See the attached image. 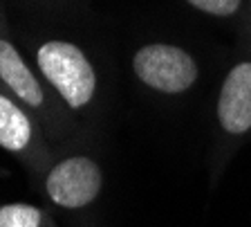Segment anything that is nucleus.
I'll use <instances>...</instances> for the list:
<instances>
[{
  "label": "nucleus",
  "instance_id": "obj_1",
  "mask_svg": "<svg viewBox=\"0 0 251 227\" xmlns=\"http://www.w3.org/2000/svg\"><path fill=\"white\" fill-rule=\"evenodd\" d=\"M132 72L144 88L164 97H182L200 79L198 61L175 43H146L132 54Z\"/></svg>",
  "mask_w": 251,
  "mask_h": 227
},
{
  "label": "nucleus",
  "instance_id": "obj_2",
  "mask_svg": "<svg viewBox=\"0 0 251 227\" xmlns=\"http://www.w3.org/2000/svg\"><path fill=\"white\" fill-rule=\"evenodd\" d=\"M38 68L74 111L85 108L97 95V72L83 50L68 41H50L38 50Z\"/></svg>",
  "mask_w": 251,
  "mask_h": 227
},
{
  "label": "nucleus",
  "instance_id": "obj_3",
  "mask_svg": "<svg viewBox=\"0 0 251 227\" xmlns=\"http://www.w3.org/2000/svg\"><path fill=\"white\" fill-rule=\"evenodd\" d=\"M45 187L54 205L65 209H81L94 202L101 194L103 171L88 155H72L52 167Z\"/></svg>",
  "mask_w": 251,
  "mask_h": 227
},
{
  "label": "nucleus",
  "instance_id": "obj_4",
  "mask_svg": "<svg viewBox=\"0 0 251 227\" xmlns=\"http://www.w3.org/2000/svg\"><path fill=\"white\" fill-rule=\"evenodd\" d=\"M215 122L229 142L251 133V58L231 65L215 99Z\"/></svg>",
  "mask_w": 251,
  "mask_h": 227
},
{
  "label": "nucleus",
  "instance_id": "obj_5",
  "mask_svg": "<svg viewBox=\"0 0 251 227\" xmlns=\"http://www.w3.org/2000/svg\"><path fill=\"white\" fill-rule=\"evenodd\" d=\"M0 77L16 92V97H21L25 104H43V90L38 85V81L34 79V74L29 72L21 54L16 52L11 48V43L7 41H0Z\"/></svg>",
  "mask_w": 251,
  "mask_h": 227
},
{
  "label": "nucleus",
  "instance_id": "obj_6",
  "mask_svg": "<svg viewBox=\"0 0 251 227\" xmlns=\"http://www.w3.org/2000/svg\"><path fill=\"white\" fill-rule=\"evenodd\" d=\"M31 140V124L27 115L7 97L0 95V146L7 151H23Z\"/></svg>",
  "mask_w": 251,
  "mask_h": 227
},
{
  "label": "nucleus",
  "instance_id": "obj_7",
  "mask_svg": "<svg viewBox=\"0 0 251 227\" xmlns=\"http://www.w3.org/2000/svg\"><path fill=\"white\" fill-rule=\"evenodd\" d=\"M41 211L25 202H11L0 207V227H38Z\"/></svg>",
  "mask_w": 251,
  "mask_h": 227
},
{
  "label": "nucleus",
  "instance_id": "obj_8",
  "mask_svg": "<svg viewBox=\"0 0 251 227\" xmlns=\"http://www.w3.org/2000/svg\"><path fill=\"white\" fill-rule=\"evenodd\" d=\"M193 9L209 14L213 18H231L242 9L245 0H186Z\"/></svg>",
  "mask_w": 251,
  "mask_h": 227
}]
</instances>
